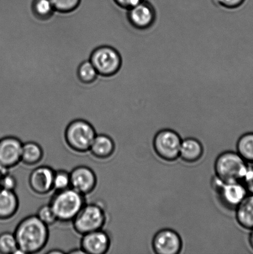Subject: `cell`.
I'll return each instance as SVG.
<instances>
[{
    "label": "cell",
    "instance_id": "34",
    "mask_svg": "<svg viewBox=\"0 0 253 254\" xmlns=\"http://www.w3.org/2000/svg\"><path fill=\"white\" fill-rule=\"evenodd\" d=\"M64 252L63 251H60V250H51V251H49L48 253H47V254H63Z\"/></svg>",
    "mask_w": 253,
    "mask_h": 254
},
{
    "label": "cell",
    "instance_id": "11",
    "mask_svg": "<svg viewBox=\"0 0 253 254\" xmlns=\"http://www.w3.org/2000/svg\"><path fill=\"white\" fill-rule=\"evenodd\" d=\"M22 144L19 138L12 136L0 138V167L9 169L21 162Z\"/></svg>",
    "mask_w": 253,
    "mask_h": 254
},
{
    "label": "cell",
    "instance_id": "30",
    "mask_svg": "<svg viewBox=\"0 0 253 254\" xmlns=\"http://www.w3.org/2000/svg\"><path fill=\"white\" fill-rule=\"evenodd\" d=\"M248 193L253 194V167L250 166L242 181Z\"/></svg>",
    "mask_w": 253,
    "mask_h": 254
},
{
    "label": "cell",
    "instance_id": "17",
    "mask_svg": "<svg viewBox=\"0 0 253 254\" xmlns=\"http://www.w3.org/2000/svg\"><path fill=\"white\" fill-rule=\"evenodd\" d=\"M115 149V143L112 138L105 134H97L89 151L96 158L104 159L110 158Z\"/></svg>",
    "mask_w": 253,
    "mask_h": 254
},
{
    "label": "cell",
    "instance_id": "27",
    "mask_svg": "<svg viewBox=\"0 0 253 254\" xmlns=\"http://www.w3.org/2000/svg\"><path fill=\"white\" fill-rule=\"evenodd\" d=\"M54 9L60 12L73 11L78 7L80 0H51Z\"/></svg>",
    "mask_w": 253,
    "mask_h": 254
},
{
    "label": "cell",
    "instance_id": "26",
    "mask_svg": "<svg viewBox=\"0 0 253 254\" xmlns=\"http://www.w3.org/2000/svg\"><path fill=\"white\" fill-rule=\"evenodd\" d=\"M36 215L42 222L48 226L53 225L58 221L55 214L50 204L41 206L37 211Z\"/></svg>",
    "mask_w": 253,
    "mask_h": 254
},
{
    "label": "cell",
    "instance_id": "1",
    "mask_svg": "<svg viewBox=\"0 0 253 254\" xmlns=\"http://www.w3.org/2000/svg\"><path fill=\"white\" fill-rule=\"evenodd\" d=\"M74 11L82 29L95 49L115 48L127 22V10L115 0H80Z\"/></svg>",
    "mask_w": 253,
    "mask_h": 254
},
{
    "label": "cell",
    "instance_id": "9",
    "mask_svg": "<svg viewBox=\"0 0 253 254\" xmlns=\"http://www.w3.org/2000/svg\"><path fill=\"white\" fill-rule=\"evenodd\" d=\"M90 61L98 73L104 76H111L117 73L122 62L118 52L108 46L101 47L94 51Z\"/></svg>",
    "mask_w": 253,
    "mask_h": 254
},
{
    "label": "cell",
    "instance_id": "23",
    "mask_svg": "<svg viewBox=\"0 0 253 254\" xmlns=\"http://www.w3.org/2000/svg\"><path fill=\"white\" fill-rule=\"evenodd\" d=\"M33 9L36 16L42 19H49L55 11L51 0H35Z\"/></svg>",
    "mask_w": 253,
    "mask_h": 254
},
{
    "label": "cell",
    "instance_id": "3",
    "mask_svg": "<svg viewBox=\"0 0 253 254\" xmlns=\"http://www.w3.org/2000/svg\"><path fill=\"white\" fill-rule=\"evenodd\" d=\"M84 196L71 188L56 191L49 204L57 220L63 223L73 221L86 204Z\"/></svg>",
    "mask_w": 253,
    "mask_h": 254
},
{
    "label": "cell",
    "instance_id": "32",
    "mask_svg": "<svg viewBox=\"0 0 253 254\" xmlns=\"http://www.w3.org/2000/svg\"><path fill=\"white\" fill-rule=\"evenodd\" d=\"M8 169H4L0 167V188H1V181L2 175L8 172Z\"/></svg>",
    "mask_w": 253,
    "mask_h": 254
},
{
    "label": "cell",
    "instance_id": "31",
    "mask_svg": "<svg viewBox=\"0 0 253 254\" xmlns=\"http://www.w3.org/2000/svg\"><path fill=\"white\" fill-rule=\"evenodd\" d=\"M115 1L118 6L123 9L128 10L140 4L144 0H115Z\"/></svg>",
    "mask_w": 253,
    "mask_h": 254
},
{
    "label": "cell",
    "instance_id": "25",
    "mask_svg": "<svg viewBox=\"0 0 253 254\" xmlns=\"http://www.w3.org/2000/svg\"><path fill=\"white\" fill-rule=\"evenodd\" d=\"M71 188L70 174L64 170L54 171L53 188L56 191Z\"/></svg>",
    "mask_w": 253,
    "mask_h": 254
},
{
    "label": "cell",
    "instance_id": "7",
    "mask_svg": "<svg viewBox=\"0 0 253 254\" xmlns=\"http://www.w3.org/2000/svg\"><path fill=\"white\" fill-rule=\"evenodd\" d=\"M181 143L182 139L177 132L164 129L155 134L153 146L155 153L161 159L173 161L179 157Z\"/></svg>",
    "mask_w": 253,
    "mask_h": 254
},
{
    "label": "cell",
    "instance_id": "8",
    "mask_svg": "<svg viewBox=\"0 0 253 254\" xmlns=\"http://www.w3.org/2000/svg\"><path fill=\"white\" fill-rule=\"evenodd\" d=\"M211 184L220 202L227 208L236 209L249 194L242 183H224L215 176Z\"/></svg>",
    "mask_w": 253,
    "mask_h": 254
},
{
    "label": "cell",
    "instance_id": "28",
    "mask_svg": "<svg viewBox=\"0 0 253 254\" xmlns=\"http://www.w3.org/2000/svg\"><path fill=\"white\" fill-rule=\"evenodd\" d=\"M17 182L16 178L12 174L7 172L2 176L1 181V188L6 190H13L16 189Z\"/></svg>",
    "mask_w": 253,
    "mask_h": 254
},
{
    "label": "cell",
    "instance_id": "22",
    "mask_svg": "<svg viewBox=\"0 0 253 254\" xmlns=\"http://www.w3.org/2000/svg\"><path fill=\"white\" fill-rule=\"evenodd\" d=\"M18 249L14 233L8 231L0 233V254H14Z\"/></svg>",
    "mask_w": 253,
    "mask_h": 254
},
{
    "label": "cell",
    "instance_id": "20",
    "mask_svg": "<svg viewBox=\"0 0 253 254\" xmlns=\"http://www.w3.org/2000/svg\"><path fill=\"white\" fill-rule=\"evenodd\" d=\"M43 156V149L36 142L29 141L22 144L21 162L26 165H36L41 161Z\"/></svg>",
    "mask_w": 253,
    "mask_h": 254
},
{
    "label": "cell",
    "instance_id": "13",
    "mask_svg": "<svg viewBox=\"0 0 253 254\" xmlns=\"http://www.w3.org/2000/svg\"><path fill=\"white\" fill-rule=\"evenodd\" d=\"M70 174L71 188L84 195H88L96 189L98 179L93 169L88 166H79Z\"/></svg>",
    "mask_w": 253,
    "mask_h": 254
},
{
    "label": "cell",
    "instance_id": "4",
    "mask_svg": "<svg viewBox=\"0 0 253 254\" xmlns=\"http://www.w3.org/2000/svg\"><path fill=\"white\" fill-rule=\"evenodd\" d=\"M249 167L239 153L224 152L215 162V176L224 183H242Z\"/></svg>",
    "mask_w": 253,
    "mask_h": 254
},
{
    "label": "cell",
    "instance_id": "29",
    "mask_svg": "<svg viewBox=\"0 0 253 254\" xmlns=\"http://www.w3.org/2000/svg\"><path fill=\"white\" fill-rule=\"evenodd\" d=\"M218 6L226 9H235L244 4L246 0H213Z\"/></svg>",
    "mask_w": 253,
    "mask_h": 254
},
{
    "label": "cell",
    "instance_id": "35",
    "mask_svg": "<svg viewBox=\"0 0 253 254\" xmlns=\"http://www.w3.org/2000/svg\"><path fill=\"white\" fill-rule=\"evenodd\" d=\"M94 87H95V86H94ZM96 92H97V91H96ZM98 97H99V96H98ZM99 101H100V100H99ZM100 103H101V102H100Z\"/></svg>",
    "mask_w": 253,
    "mask_h": 254
},
{
    "label": "cell",
    "instance_id": "21",
    "mask_svg": "<svg viewBox=\"0 0 253 254\" xmlns=\"http://www.w3.org/2000/svg\"><path fill=\"white\" fill-rule=\"evenodd\" d=\"M237 153L248 163L253 164V132L240 137L237 144Z\"/></svg>",
    "mask_w": 253,
    "mask_h": 254
},
{
    "label": "cell",
    "instance_id": "16",
    "mask_svg": "<svg viewBox=\"0 0 253 254\" xmlns=\"http://www.w3.org/2000/svg\"><path fill=\"white\" fill-rule=\"evenodd\" d=\"M18 196L13 190L0 188V221L13 217L19 208Z\"/></svg>",
    "mask_w": 253,
    "mask_h": 254
},
{
    "label": "cell",
    "instance_id": "15",
    "mask_svg": "<svg viewBox=\"0 0 253 254\" xmlns=\"http://www.w3.org/2000/svg\"><path fill=\"white\" fill-rule=\"evenodd\" d=\"M54 171L51 167L40 166L31 172L29 185L31 190L38 195H46L53 190Z\"/></svg>",
    "mask_w": 253,
    "mask_h": 254
},
{
    "label": "cell",
    "instance_id": "2",
    "mask_svg": "<svg viewBox=\"0 0 253 254\" xmlns=\"http://www.w3.org/2000/svg\"><path fill=\"white\" fill-rule=\"evenodd\" d=\"M17 245L23 254H36L46 247L49 238L48 226L37 215L27 216L14 231Z\"/></svg>",
    "mask_w": 253,
    "mask_h": 254
},
{
    "label": "cell",
    "instance_id": "19",
    "mask_svg": "<svg viewBox=\"0 0 253 254\" xmlns=\"http://www.w3.org/2000/svg\"><path fill=\"white\" fill-rule=\"evenodd\" d=\"M203 148L198 139L189 138L182 141L179 156L187 163H195L202 158Z\"/></svg>",
    "mask_w": 253,
    "mask_h": 254
},
{
    "label": "cell",
    "instance_id": "24",
    "mask_svg": "<svg viewBox=\"0 0 253 254\" xmlns=\"http://www.w3.org/2000/svg\"><path fill=\"white\" fill-rule=\"evenodd\" d=\"M98 74V71L90 61L83 62L79 67V78L83 83H92L95 80Z\"/></svg>",
    "mask_w": 253,
    "mask_h": 254
},
{
    "label": "cell",
    "instance_id": "14",
    "mask_svg": "<svg viewBox=\"0 0 253 254\" xmlns=\"http://www.w3.org/2000/svg\"><path fill=\"white\" fill-rule=\"evenodd\" d=\"M110 236L102 230L93 231L83 235L81 249L84 254H105L110 247Z\"/></svg>",
    "mask_w": 253,
    "mask_h": 254
},
{
    "label": "cell",
    "instance_id": "10",
    "mask_svg": "<svg viewBox=\"0 0 253 254\" xmlns=\"http://www.w3.org/2000/svg\"><path fill=\"white\" fill-rule=\"evenodd\" d=\"M127 18L131 26L139 31H145L153 26L157 14L154 6L149 0L127 10Z\"/></svg>",
    "mask_w": 253,
    "mask_h": 254
},
{
    "label": "cell",
    "instance_id": "33",
    "mask_svg": "<svg viewBox=\"0 0 253 254\" xmlns=\"http://www.w3.org/2000/svg\"><path fill=\"white\" fill-rule=\"evenodd\" d=\"M251 231H252L251 233H250V234L249 241L250 247H251L252 250H253V229Z\"/></svg>",
    "mask_w": 253,
    "mask_h": 254
},
{
    "label": "cell",
    "instance_id": "5",
    "mask_svg": "<svg viewBox=\"0 0 253 254\" xmlns=\"http://www.w3.org/2000/svg\"><path fill=\"white\" fill-rule=\"evenodd\" d=\"M96 134L93 124L83 119L71 121L64 129L66 143L69 148L78 153L89 151Z\"/></svg>",
    "mask_w": 253,
    "mask_h": 254
},
{
    "label": "cell",
    "instance_id": "12",
    "mask_svg": "<svg viewBox=\"0 0 253 254\" xmlns=\"http://www.w3.org/2000/svg\"><path fill=\"white\" fill-rule=\"evenodd\" d=\"M152 245L156 254H177L182 250V241L175 231L164 229L155 234Z\"/></svg>",
    "mask_w": 253,
    "mask_h": 254
},
{
    "label": "cell",
    "instance_id": "18",
    "mask_svg": "<svg viewBox=\"0 0 253 254\" xmlns=\"http://www.w3.org/2000/svg\"><path fill=\"white\" fill-rule=\"evenodd\" d=\"M237 222L246 230L253 229V194L247 195L236 208Z\"/></svg>",
    "mask_w": 253,
    "mask_h": 254
},
{
    "label": "cell",
    "instance_id": "6",
    "mask_svg": "<svg viewBox=\"0 0 253 254\" xmlns=\"http://www.w3.org/2000/svg\"><path fill=\"white\" fill-rule=\"evenodd\" d=\"M106 221L105 211L98 203H86L73 220L77 233L84 235L102 230Z\"/></svg>",
    "mask_w": 253,
    "mask_h": 254
}]
</instances>
